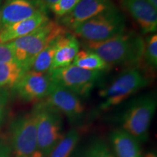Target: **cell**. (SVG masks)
Wrapping results in <instances>:
<instances>
[{
    "label": "cell",
    "mask_w": 157,
    "mask_h": 157,
    "mask_svg": "<svg viewBox=\"0 0 157 157\" xmlns=\"http://www.w3.org/2000/svg\"><path fill=\"white\" fill-rule=\"evenodd\" d=\"M86 50L93 51L109 66H135L143 59L145 40L135 31L121 34L102 42H85Z\"/></svg>",
    "instance_id": "obj_1"
},
{
    "label": "cell",
    "mask_w": 157,
    "mask_h": 157,
    "mask_svg": "<svg viewBox=\"0 0 157 157\" xmlns=\"http://www.w3.org/2000/svg\"><path fill=\"white\" fill-rule=\"evenodd\" d=\"M67 33V29L58 21L49 19L31 34L10 42L16 63L25 72L30 71L38 54Z\"/></svg>",
    "instance_id": "obj_2"
},
{
    "label": "cell",
    "mask_w": 157,
    "mask_h": 157,
    "mask_svg": "<svg viewBox=\"0 0 157 157\" xmlns=\"http://www.w3.org/2000/svg\"><path fill=\"white\" fill-rule=\"evenodd\" d=\"M149 84L148 78L139 68H127L116 77L106 87L99 92L102 102L98 110L107 111L112 109L127 98L135 95Z\"/></svg>",
    "instance_id": "obj_3"
},
{
    "label": "cell",
    "mask_w": 157,
    "mask_h": 157,
    "mask_svg": "<svg viewBox=\"0 0 157 157\" xmlns=\"http://www.w3.org/2000/svg\"><path fill=\"white\" fill-rule=\"evenodd\" d=\"M156 107L157 98L154 93L140 96L121 115L120 128L132 135L140 143L146 142Z\"/></svg>",
    "instance_id": "obj_4"
},
{
    "label": "cell",
    "mask_w": 157,
    "mask_h": 157,
    "mask_svg": "<svg viewBox=\"0 0 157 157\" xmlns=\"http://www.w3.org/2000/svg\"><path fill=\"white\" fill-rule=\"evenodd\" d=\"M33 111L36 120L38 151L47 157L64 135L63 115L45 101L36 103Z\"/></svg>",
    "instance_id": "obj_5"
},
{
    "label": "cell",
    "mask_w": 157,
    "mask_h": 157,
    "mask_svg": "<svg viewBox=\"0 0 157 157\" xmlns=\"http://www.w3.org/2000/svg\"><path fill=\"white\" fill-rule=\"evenodd\" d=\"M125 26L124 16L114 6L82 23L73 31L85 42H102L122 33Z\"/></svg>",
    "instance_id": "obj_6"
},
{
    "label": "cell",
    "mask_w": 157,
    "mask_h": 157,
    "mask_svg": "<svg viewBox=\"0 0 157 157\" xmlns=\"http://www.w3.org/2000/svg\"><path fill=\"white\" fill-rule=\"evenodd\" d=\"M48 74L52 82L70 90L78 97L87 98L103 76V72L85 70L71 64L50 70Z\"/></svg>",
    "instance_id": "obj_7"
},
{
    "label": "cell",
    "mask_w": 157,
    "mask_h": 157,
    "mask_svg": "<svg viewBox=\"0 0 157 157\" xmlns=\"http://www.w3.org/2000/svg\"><path fill=\"white\" fill-rule=\"evenodd\" d=\"M10 143L16 157H29L38 151L34 111L20 115L10 126Z\"/></svg>",
    "instance_id": "obj_8"
},
{
    "label": "cell",
    "mask_w": 157,
    "mask_h": 157,
    "mask_svg": "<svg viewBox=\"0 0 157 157\" xmlns=\"http://www.w3.org/2000/svg\"><path fill=\"white\" fill-rule=\"evenodd\" d=\"M44 101L66 116L72 124L78 123L84 114V106L80 98L56 82H52Z\"/></svg>",
    "instance_id": "obj_9"
},
{
    "label": "cell",
    "mask_w": 157,
    "mask_h": 157,
    "mask_svg": "<svg viewBox=\"0 0 157 157\" xmlns=\"http://www.w3.org/2000/svg\"><path fill=\"white\" fill-rule=\"evenodd\" d=\"M51 83L48 74L28 71L15 84L13 89L23 101L38 103L47 98Z\"/></svg>",
    "instance_id": "obj_10"
},
{
    "label": "cell",
    "mask_w": 157,
    "mask_h": 157,
    "mask_svg": "<svg viewBox=\"0 0 157 157\" xmlns=\"http://www.w3.org/2000/svg\"><path fill=\"white\" fill-rule=\"evenodd\" d=\"M114 7L111 0H80L68 15L59 18L58 22L66 29L73 31L77 25Z\"/></svg>",
    "instance_id": "obj_11"
},
{
    "label": "cell",
    "mask_w": 157,
    "mask_h": 157,
    "mask_svg": "<svg viewBox=\"0 0 157 157\" xmlns=\"http://www.w3.org/2000/svg\"><path fill=\"white\" fill-rule=\"evenodd\" d=\"M48 11L41 0H6L1 9L2 25L3 27Z\"/></svg>",
    "instance_id": "obj_12"
},
{
    "label": "cell",
    "mask_w": 157,
    "mask_h": 157,
    "mask_svg": "<svg viewBox=\"0 0 157 157\" xmlns=\"http://www.w3.org/2000/svg\"><path fill=\"white\" fill-rule=\"evenodd\" d=\"M122 4L143 34L156 32L157 8L151 0H122Z\"/></svg>",
    "instance_id": "obj_13"
},
{
    "label": "cell",
    "mask_w": 157,
    "mask_h": 157,
    "mask_svg": "<svg viewBox=\"0 0 157 157\" xmlns=\"http://www.w3.org/2000/svg\"><path fill=\"white\" fill-rule=\"evenodd\" d=\"M50 19L48 13H38L28 19L5 25L0 31V43H7L31 34Z\"/></svg>",
    "instance_id": "obj_14"
},
{
    "label": "cell",
    "mask_w": 157,
    "mask_h": 157,
    "mask_svg": "<svg viewBox=\"0 0 157 157\" xmlns=\"http://www.w3.org/2000/svg\"><path fill=\"white\" fill-rule=\"evenodd\" d=\"M79 46L76 36L69 33L57 39L56 52L50 70L64 68L73 63L74 58L79 50Z\"/></svg>",
    "instance_id": "obj_15"
},
{
    "label": "cell",
    "mask_w": 157,
    "mask_h": 157,
    "mask_svg": "<svg viewBox=\"0 0 157 157\" xmlns=\"http://www.w3.org/2000/svg\"><path fill=\"white\" fill-rule=\"evenodd\" d=\"M110 142L115 157H143L140 143L120 127L111 132Z\"/></svg>",
    "instance_id": "obj_16"
},
{
    "label": "cell",
    "mask_w": 157,
    "mask_h": 157,
    "mask_svg": "<svg viewBox=\"0 0 157 157\" xmlns=\"http://www.w3.org/2000/svg\"><path fill=\"white\" fill-rule=\"evenodd\" d=\"M78 68L94 71H106L110 66L93 51L82 49L78 50L72 63Z\"/></svg>",
    "instance_id": "obj_17"
},
{
    "label": "cell",
    "mask_w": 157,
    "mask_h": 157,
    "mask_svg": "<svg viewBox=\"0 0 157 157\" xmlns=\"http://www.w3.org/2000/svg\"><path fill=\"white\" fill-rule=\"evenodd\" d=\"M80 133L76 128H71L63 137L47 157H70L77 146Z\"/></svg>",
    "instance_id": "obj_18"
},
{
    "label": "cell",
    "mask_w": 157,
    "mask_h": 157,
    "mask_svg": "<svg viewBox=\"0 0 157 157\" xmlns=\"http://www.w3.org/2000/svg\"><path fill=\"white\" fill-rule=\"evenodd\" d=\"M25 73L16 62L0 63V87H13Z\"/></svg>",
    "instance_id": "obj_19"
},
{
    "label": "cell",
    "mask_w": 157,
    "mask_h": 157,
    "mask_svg": "<svg viewBox=\"0 0 157 157\" xmlns=\"http://www.w3.org/2000/svg\"><path fill=\"white\" fill-rule=\"evenodd\" d=\"M56 41L50 44L38 54L32 63L30 71L42 74L48 73L52 66L54 55L56 52Z\"/></svg>",
    "instance_id": "obj_20"
},
{
    "label": "cell",
    "mask_w": 157,
    "mask_h": 157,
    "mask_svg": "<svg viewBox=\"0 0 157 157\" xmlns=\"http://www.w3.org/2000/svg\"><path fill=\"white\" fill-rule=\"evenodd\" d=\"M81 157H115L106 143L102 139H96L86 148Z\"/></svg>",
    "instance_id": "obj_21"
},
{
    "label": "cell",
    "mask_w": 157,
    "mask_h": 157,
    "mask_svg": "<svg viewBox=\"0 0 157 157\" xmlns=\"http://www.w3.org/2000/svg\"><path fill=\"white\" fill-rule=\"evenodd\" d=\"M143 59L148 67L156 70L157 68V35L153 34L145 41Z\"/></svg>",
    "instance_id": "obj_22"
},
{
    "label": "cell",
    "mask_w": 157,
    "mask_h": 157,
    "mask_svg": "<svg viewBox=\"0 0 157 157\" xmlns=\"http://www.w3.org/2000/svg\"><path fill=\"white\" fill-rule=\"evenodd\" d=\"M79 2L80 0H58L49 7V10L58 18H60L70 13Z\"/></svg>",
    "instance_id": "obj_23"
},
{
    "label": "cell",
    "mask_w": 157,
    "mask_h": 157,
    "mask_svg": "<svg viewBox=\"0 0 157 157\" xmlns=\"http://www.w3.org/2000/svg\"><path fill=\"white\" fill-rule=\"evenodd\" d=\"M16 62L10 42L0 43V63Z\"/></svg>",
    "instance_id": "obj_24"
},
{
    "label": "cell",
    "mask_w": 157,
    "mask_h": 157,
    "mask_svg": "<svg viewBox=\"0 0 157 157\" xmlns=\"http://www.w3.org/2000/svg\"><path fill=\"white\" fill-rule=\"evenodd\" d=\"M9 97L10 95L7 88L0 87V127L5 120L9 102Z\"/></svg>",
    "instance_id": "obj_25"
},
{
    "label": "cell",
    "mask_w": 157,
    "mask_h": 157,
    "mask_svg": "<svg viewBox=\"0 0 157 157\" xmlns=\"http://www.w3.org/2000/svg\"><path fill=\"white\" fill-rule=\"evenodd\" d=\"M12 147L6 139L0 137V157H11Z\"/></svg>",
    "instance_id": "obj_26"
},
{
    "label": "cell",
    "mask_w": 157,
    "mask_h": 157,
    "mask_svg": "<svg viewBox=\"0 0 157 157\" xmlns=\"http://www.w3.org/2000/svg\"><path fill=\"white\" fill-rule=\"evenodd\" d=\"M58 1V0H41L43 5L44 6V7L48 10H49V7H50L51 5L56 3Z\"/></svg>",
    "instance_id": "obj_27"
},
{
    "label": "cell",
    "mask_w": 157,
    "mask_h": 157,
    "mask_svg": "<svg viewBox=\"0 0 157 157\" xmlns=\"http://www.w3.org/2000/svg\"><path fill=\"white\" fill-rule=\"evenodd\" d=\"M143 157H157V155H156V151H153L148 152Z\"/></svg>",
    "instance_id": "obj_28"
},
{
    "label": "cell",
    "mask_w": 157,
    "mask_h": 157,
    "mask_svg": "<svg viewBox=\"0 0 157 157\" xmlns=\"http://www.w3.org/2000/svg\"><path fill=\"white\" fill-rule=\"evenodd\" d=\"M21 157H22V156H21ZM29 157H44V156H43V155L42 154V153L39 152L38 151H36V153H35V154H33L32 156H29Z\"/></svg>",
    "instance_id": "obj_29"
},
{
    "label": "cell",
    "mask_w": 157,
    "mask_h": 157,
    "mask_svg": "<svg viewBox=\"0 0 157 157\" xmlns=\"http://www.w3.org/2000/svg\"><path fill=\"white\" fill-rule=\"evenodd\" d=\"M151 1L153 5H154L155 7H156L157 8V0H151Z\"/></svg>",
    "instance_id": "obj_30"
},
{
    "label": "cell",
    "mask_w": 157,
    "mask_h": 157,
    "mask_svg": "<svg viewBox=\"0 0 157 157\" xmlns=\"http://www.w3.org/2000/svg\"><path fill=\"white\" fill-rule=\"evenodd\" d=\"M2 28V21H1V8H0V31H1Z\"/></svg>",
    "instance_id": "obj_31"
},
{
    "label": "cell",
    "mask_w": 157,
    "mask_h": 157,
    "mask_svg": "<svg viewBox=\"0 0 157 157\" xmlns=\"http://www.w3.org/2000/svg\"><path fill=\"white\" fill-rule=\"evenodd\" d=\"M2 0H0V7H1V4H2Z\"/></svg>",
    "instance_id": "obj_32"
}]
</instances>
